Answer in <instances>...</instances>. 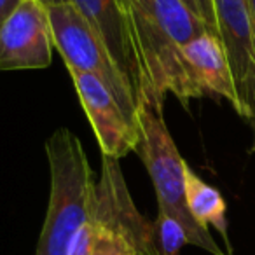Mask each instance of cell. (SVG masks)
Returning <instances> with one entry per match:
<instances>
[{
    "instance_id": "cell-1",
    "label": "cell",
    "mask_w": 255,
    "mask_h": 255,
    "mask_svg": "<svg viewBox=\"0 0 255 255\" xmlns=\"http://www.w3.org/2000/svg\"><path fill=\"white\" fill-rule=\"evenodd\" d=\"M51 189L35 255H67L74 236L91 215L95 173L81 140L58 128L46 140Z\"/></svg>"
},
{
    "instance_id": "cell-2",
    "label": "cell",
    "mask_w": 255,
    "mask_h": 255,
    "mask_svg": "<svg viewBox=\"0 0 255 255\" xmlns=\"http://www.w3.org/2000/svg\"><path fill=\"white\" fill-rule=\"evenodd\" d=\"M164 103L149 96L136 100V131L138 143L135 152L142 159L154 191L159 212H164L182 224L189 236V245L201 248L212 255H227L217 245L208 229L201 227L187 208L185 199V159L180 156L175 140L163 116Z\"/></svg>"
},
{
    "instance_id": "cell-3",
    "label": "cell",
    "mask_w": 255,
    "mask_h": 255,
    "mask_svg": "<svg viewBox=\"0 0 255 255\" xmlns=\"http://www.w3.org/2000/svg\"><path fill=\"white\" fill-rule=\"evenodd\" d=\"M128 39L138 67L142 91L154 102L164 103L166 95H173L189 109L192 100L203 98L191 67L182 54V47L166 32L152 9L143 0H121Z\"/></svg>"
},
{
    "instance_id": "cell-4",
    "label": "cell",
    "mask_w": 255,
    "mask_h": 255,
    "mask_svg": "<svg viewBox=\"0 0 255 255\" xmlns=\"http://www.w3.org/2000/svg\"><path fill=\"white\" fill-rule=\"evenodd\" d=\"M54 49L60 53L68 72H81L98 77L114 95L126 116L136 123V98L126 79L121 75L107 51L81 12L72 2L47 5Z\"/></svg>"
},
{
    "instance_id": "cell-5",
    "label": "cell",
    "mask_w": 255,
    "mask_h": 255,
    "mask_svg": "<svg viewBox=\"0 0 255 255\" xmlns=\"http://www.w3.org/2000/svg\"><path fill=\"white\" fill-rule=\"evenodd\" d=\"M89 220L96 231L129 241L138 255H157L152 222H149L133 203L117 159L102 156V171L95 182Z\"/></svg>"
},
{
    "instance_id": "cell-6",
    "label": "cell",
    "mask_w": 255,
    "mask_h": 255,
    "mask_svg": "<svg viewBox=\"0 0 255 255\" xmlns=\"http://www.w3.org/2000/svg\"><path fill=\"white\" fill-rule=\"evenodd\" d=\"M213 30L229 63L241 117L255 119V44L248 0H212Z\"/></svg>"
},
{
    "instance_id": "cell-7",
    "label": "cell",
    "mask_w": 255,
    "mask_h": 255,
    "mask_svg": "<svg viewBox=\"0 0 255 255\" xmlns=\"http://www.w3.org/2000/svg\"><path fill=\"white\" fill-rule=\"evenodd\" d=\"M53 47L47 5L40 0H21L0 26V70L47 68Z\"/></svg>"
},
{
    "instance_id": "cell-8",
    "label": "cell",
    "mask_w": 255,
    "mask_h": 255,
    "mask_svg": "<svg viewBox=\"0 0 255 255\" xmlns=\"http://www.w3.org/2000/svg\"><path fill=\"white\" fill-rule=\"evenodd\" d=\"M77 91L82 110L91 123L102 156L123 159L135 152L138 143L136 123L126 116L114 95L98 77L81 72H68Z\"/></svg>"
},
{
    "instance_id": "cell-9",
    "label": "cell",
    "mask_w": 255,
    "mask_h": 255,
    "mask_svg": "<svg viewBox=\"0 0 255 255\" xmlns=\"http://www.w3.org/2000/svg\"><path fill=\"white\" fill-rule=\"evenodd\" d=\"M81 12L116 68L126 79L135 98L142 91L138 67L128 39L121 0H68Z\"/></svg>"
},
{
    "instance_id": "cell-10",
    "label": "cell",
    "mask_w": 255,
    "mask_h": 255,
    "mask_svg": "<svg viewBox=\"0 0 255 255\" xmlns=\"http://www.w3.org/2000/svg\"><path fill=\"white\" fill-rule=\"evenodd\" d=\"M182 54L205 95L212 93L227 100L241 116V103L238 98L233 74L217 37L210 32L201 33L182 47Z\"/></svg>"
},
{
    "instance_id": "cell-11",
    "label": "cell",
    "mask_w": 255,
    "mask_h": 255,
    "mask_svg": "<svg viewBox=\"0 0 255 255\" xmlns=\"http://www.w3.org/2000/svg\"><path fill=\"white\" fill-rule=\"evenodd\" d=\"M185 199H187V208L192 219L205 229H208L210 226L215 227L222 234L231 252L229 238H227L226 201H224L222 194L215 187L206 184L189 164L185 166Z\"/></svg>"
},
{
    "instance_id": "cell-12",
    "label": "cell",
    "mask_w": 255,
    "mask_h": 255,
    "mask_svg": "<svg viewBox=\"0 0 255 255\" xmlns=\"http://www.w3.org/2000/svg\"><path fill=\"white\" fill-rule=\"evenodd\" d=\"M152 234L157 255H180L182 248L189 245V236L182 224L159 210L152 222Z\"/></svg>"
},
{
    "instance_id": "cell-13",
    "label": "cell",
    "mask_w": 255,
    "mask_h": 255,
    "mask_svg": "<svg viewBox=\"0 0 255 255\" xmlns=\"http://www.w3.org/2000/svg\"><path fill=\"white\" fill-rule=\"evenodd\" d=\"M95 227H93L91 220L88 219V222L79 229V233L74 236L70 243V248H68L67 255H93V250H95Z\"/></svg>"
},
{
    "instance_id": "cell-14",
    "label": "cell",
    "mask_w": 255,
    "mask_h": 255,
    "mask_svg": "<svg viewBox=\"0 0 255 255\" xmlns=\"http://www.w3.org/2000/svg\"><path fill=\"white\" fill-rule=\"evenodd\" d=\"M205 23L208 32L212 33L213 30V16H212V0H180Z\"/></svg>"
},
{
    "instance_id": "cell-15",
    "label": "cell",
    "mask_w": 255,
    "mask_h": 255,
    "mask_svg": "<svg viewBox=\"0 0 255 255\" xmlns=\"http://www.w3.org/2000/svg\"><path fill=\"white\" fill-rule=\"evenodd\" d=\"M19 4H21V0H0V26L4 25V21Z\"/></svg>"
},
{
    "instance_id": "cell-16",
    "label": "cell",
    "mask_w": 255,
    "mask_h": 255,
    "mask_svg": "<svg viewBox=\"0 0 255 255\" xmlns=\"http://www.w3.org/2000/svg\"><path fill=\"white\" fill-rule=\"evenodd\" d=\"M250 2V16H252V30H254V44H255V0H248Z\"/></svg>"
},
{
    "instance_id": "cell-17",
    "label": "cell",
    "mask_w": 255,
    "mask_h": 255,
    "mask_svg": "<svg viewBox=\"0 0 255 255\" xmlns=\"http://www.w3.org/2000/svg\"><path fill=\"white\" fill-rule=\"evenodd\" d=\"M40 2H44L46 5H51V4H61V2H68V0H40Z\"/></svg>"
},
{
    "instance_id": "cell-18",
    "label": "cell",
    "mask_w": 255,
    "mask_h": 255,
    "mask_svg": "<svg viewBox=\"0 0 255 255\" xmlns=\"http://www.w3.org/2000/svg\"><path fill=\"white\" fill-rule=\"evenodd\" d=\"M254 150H255V140H254Z\"/></svg>"
}]
</instances>
